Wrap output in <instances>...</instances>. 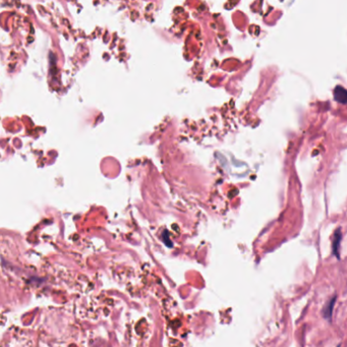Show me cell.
<instances>
[{
    "mask_svg": "<svg viewBox=\"0 0 347 347\" xmlns=\"http://www.w3.org/2000/svg\"><path fill=\"white\" fill-rule=\"evenodd\" d=\"M334 98L335 101L340 104L347 103V90L343 88L342 86H337L334 89Z\"/></svg>",
    "mask_w": 347,
    "mask_h": 347,
    "instance_id": "3957f363",
    "label": "cell"
},
{
    "mask_svg": "<svg viewBox=\"0 0 347 347\" xmlns=\"http://www.w3.org/2000/svg\"><path fill=\"white\" fill-rule=\"evenodd\" d=\"M337 300V296H333L324 306L323 310H322V316H324V319H326L329 323H331L332 321V316H333V310H334V306Z\"/></svg>",
    "mask_w": 347,
    "mask_h": 347,
    "instance_id": "7a4b0ae2",
    "label": "cell"
},
{
    "mask_svg": "<svg viewBox=\"0 0 347 347\" xmlns=\"http://www.w3.org/2000/svg\"><path fill=\"white\" fill-rule=\"evenodd\" d=\"M341 242H342V232L341 228H337L332 238V254L340 260V250H341Z\"/></svg>",
    "mask_w": 347,
    "mask_h": 347,
    "instance_id": "6da1fadb",
    "label": "cell"
},
{
    "mask_svg": "<svg viewBox=\"0 0 347 347\" xmlns=\"http://www.w3.org/2000/svg\"><path fill=\"white\" fill-rule=\"evenodd\" d=\"M340 346H341V344H339V345H338V346H337V347H340Z\"/></svg>",
    "mask_w": 347,
    "mask_h": 347,
    "instance_id": "277c9868",
    "label": "cell"
}]
</instances>
